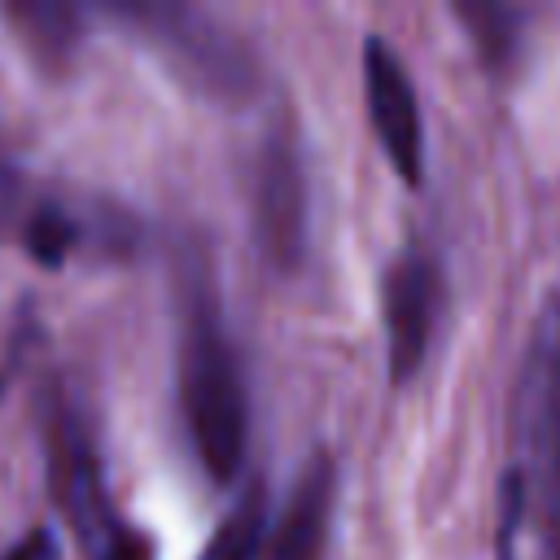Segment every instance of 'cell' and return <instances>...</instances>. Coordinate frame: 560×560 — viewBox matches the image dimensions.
Returning a JSON list of instances; mask_svg holds the SVG:
<instances>
[{"instance_id": "5b68a950", "label": "cell", "mask_w": 560, "mask_h": 560, "mask_svg": "<svg viewBox=\"0 0 560 560\" xmlns=\"http://www.w3.org/2000/svg\"><path fill=\"white\" fill-rule=\"evenodd\" d=\"M254 236L276 271H298L306 258V166L298 136L276 122L254 162Z\"/></svg>"}, {"instance_id": "6da1fadb", "label": "cell", "mask_w": 560, "mask_h": 560, "mask_svg": "<svg viewBox=\"0 0 560 560\" xmlns=\"http://www.w3.org/2000/svg\"><path fill=\"white\" fill-rule=\"evenodd\" d=\"M179 311V407L201 468L214 481H232L245 464L249 442V398L232 337L223 328L214 276L197 249H184L175 271Z\"/></svg>"}, {"instance_id": "8992f818", "label": "cell", "mask_w": 560, "mask_h": 560, "mask_svg": "<svg viewBox=\"0 0 560 560\" xmlns=\"http://www.w3.org/2000/svg\"><path fill=\"white\" fill-rule=\"evenodd\" d=\"M381 315H385V354L394 385H407L438 332L442 315V271L424 249H402L381 276Z\"/></svg>"}, {"instance_id": "8fae6325", "label": "cell", "mask_w": 560, "mask_h": 560, "mask_svg": "<svg viewBox=\"0 0 560 560\" xmlns=\"http://www.w3.org/2000/svg\"><path fill=\"white\" fill-rule=\"evenodd\" d=\"M18 236H22V249L44 262V267H61L83 241H88V228L57 201H35L22 223H18Z\"/></svg>"}, {"instance_id": "7c38bea8", "label": "cell", "mask_w": 560, "mask_h": 560, "mask_svg": "<svg viewBox=\"0 0 560 560\" xmlns=\"http://www.w3.org/2000/svg\"><path fill=\"white\" fill-rule=\"evenodd\" d=\"M262 529H267V521H262V486H249L236 499V508L219 521V529L206 542L201 560H258Z\"/></svg>"}, {"instance_id": "3957f363", "label": "cell", "mask_w": 560, "mask_h": 560, "mask_svg": "<svg viewBox=\"0 0 560 560\" xmlns=\"http://www.w3.org/2000/svg\"><path fill=\"white\" fill-rule=\"evenodd\" d=\"M39 429H44L48 494L66 516V525L74 529L79 547L92 560H149V542L131 534L109 503L96 438L83 407L70 394L48 389L39 407Z\"/></svg>"}, {"instance_id": "5bb4252c", "label": "cell", "mask_w": 560, "mask_h": 560, "mask_svg": "<svg viewBox=\"0 0 560 560\" xmlns=\"http://www.w3.org/2000/svg\"><path fill=\"white\" fill-rule=\"evenodd\" d=\"M0 560H57V534L52 529H31V534H22Z\"/></svg>"}, {"instance_id": "30bf717a", "label": "cell", "mask_w": 560, "mask_h": 560, "mask_svg": "<svg viewBox=\"0 0 560 560\" xmlns=\"http://www.w3.org/2000/svg\"><path fill=\"white\" fill-rule=\"evenodd\" d=\"M455 13L468 26V35L477 44V57L490 70L512 66L516 44H521V26H525V9L503 4V0H459Z\"/></svg>"}, {"instance_id": "4fadbf2b", "label": "cell", "mask_w": 560, "mask_h": 560, "mask_svg": "<svg viewBox=\"0 0 560 560\" xmlns=\"http://www.w3.org/2000/svg\"><path fill=\"white\" fill-rule=\"evenodd\" d=\"M26 210H31V201H26L22 175L9 171V166H0V232H18V223H22Z\"/></svg>"}, {"instance_id": "7a4b0ae2", "label": "cell", "mask_w": 560, "mask_h": 560, "mask_svg": "<svg viewBox=\"0 0 560 560\" xmlns=\"http://www.w3.org/2000/svg\"><path fill=\"white\" fill-rule=\"evenodd\" d=\"M512 451L508 477L521 490L525 525L538 529L547 560H560V293H547L521 350Z\"/></svg>"}, {"instance_id": "ba28073f", "label": "cell", "mask_w": 560, "mask_h": 560, "mask_svg": "<svg viewBox=\"0 0 560 560\" xmlns=\"http://www.w3.org/2000/svg\"><path fill=\"white\" fill-rule=\"evenodd\" d=\"M332 503H337V464L328 451H315L306 455L302 472L289 481L271 529H262L258 560H324L332 538Z\"/></svg>"}, {"instance_id": "277c9868", "label": "cell", "mask_w": 560, "mask_h": 560, "mask_svg": "<svg viewBox=\"0 0 560 560\" xmlns=\"http://www.w3.org/2000/svg\"><path fill=\"white\" fill-rule=\"evenodd\" d=\"M105 13L127 22L192 88L210 96H245L254 88V57L219 18L171 0H118L105 4Z\"/></svg>"}, {"instance_id": "9c48e42d", "label": "cell", "mask_w": 560, "mask_h": 560, "mask_svg": "<svg viewBox=\"0 0 560 560\" xmlns=\"http://www.w3.org/2000/svg\"><path fill=\"white\" fill-rule=\"evenodd\" d=\"M4 18L18 31L22 48L44 70L70 66V57L83 44V13L74 4H61V0H18V4H4Z\"/></svg>"}, {"instance_id": "52a82bcc", "label": "cell", "mask_w": 560, "mask_h": 560, "mask_svg": "<svg viewBox=\"0 0 560 560\" xmlns=\"http://www.w3.org/2000/svg\"><path fill=\"white\" fill-rule=\"evenodd\" d=\"M363 96H368V122L376 131L381 153L402 175V184L420 188L424 179V118L416 83L402 66V57L381 39H363Z\"/></svg>"}]
</instances>
